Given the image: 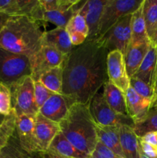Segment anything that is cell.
<instances>
[{
	"label": "cell",
	"instance_id": "obj_23",
	"mask_svg": "<svg viewBox=\"0 0 157 158\" xmlns=\"http://www.w3.org/2000/svg\"><path fill=\"white\" fill-rule=\"evenodd\" d=\"M150 41L146 31V23L143 14V8L132 14L131 18V43L132 45L140 44Z\"/></svg>",
	"mask_w": 157,
	"mask_h": 158
},
{
	"label": "cell",
	"instance_id": "obj_42",
	"mask_svg": "<svg viewBox=\"0 0 157 158\" xmlns=\"http://www.w3.org/2000/svg\"><path fill=\"white\" fill-rule=\"evenodd\" d=\"M38 154V158H68L62 157V156L61 155H58V154L49 151H45V152L39 153V154Z\"/></svg>",
	"mask_w": 157,
	"mask_h": 158
},
{
	"label": "cell",
	"instance_id": "obj_45",
	"mask_svg": "<svg viewBox=\"0 0 157 158\" xmlns=\"http://www.w3.org/2000/svg\"><path fill=\"white\" fill-rule=\"evenodd\" d=\"M6 118V117H5V116H2V115H1V114H0V124H1L2 123L3 121H4L5 120V119Z\"/></svg>",
	"mask_w": 157,
	"mask_h": 158
},
{
	"label": "cell",
	"instance_id": "obj_24",
	"mask_svg": "<svg viewBox=\"0 0 157 158\" xmlns=\"http://www.w3.org/2000/svg\"><path fill=\"white\" fill-rule=\"evenodd\" d=\"M63 69L64 64L52 68L43 73L38 81L54 94H62Z\"/></svg>",
	"mask_w": 157,
	"mask_h": 158
},
{
	"label": "cell",
	"instance_id": "obj_34",
	"mask_svg": "<svg viewBox=\"0 0 157 158\" xmlns=\"http://www.w3.org/2000/svg\"><path fill=\"white\" fill-rule=\"evenodd\" d=\"M54 93L48 89L40 81H34V96L35 105L38 110L42 107L45 102Z\"/></svg>",
	"mask_w": 157,
	"mask_h": 158
},
{
	"label": "cell",
	"instance_id": "obj_44",
	"mask_svg": "<svg viewBox=\"0 0 157 158\" xmlns=\"http://www.w3.org/2000/svg\"><path fill=\"white\" fill-rule=\"evenodd\" d=\"M150 41L152 42V43H154V44H155L157 46V27H156V29H155V32H154L153 35H152V38H151Z\"/></svg>",
	"mask_w": 157,
	"mask_h": 158
},
{
	"label": "cell",
	"instance_id": "obj_4",
	"mask_svg": "<svg viewBox=\"0 0 157 158\" xmlns=\"http://www.w3.org/2000/svg\"><path fill=\"white\" fill-rule=\"evenodd\" d=\"M32 75L30 58L0 48V83L12 86L23 78Z\"/></svg>",
	"mask_w": 157,
	"mask_h": 158
},
{
	"label": "cell",
	"instance_id": "obj_30",
	"mask_svg": "<svg viewBox=\"0 0 157 158\" xmlns=\"http://www.w3.org/2000/svg\"><path fill=\"white\" fill-rule=\"evenodd\" d=\"M29 156L22 149L15 132L6 146L0 151V158H29Z\"/></svg>",
	"mask_w": 157,
	"mask_h": 158
},
{
	"label": "cell",
	"instance_id": "obj_8",
	"mask_svg": "<svg viewBox=\"0 0 157 158\" xmlns=\"http://www.w3.org/2000/svg\"><path fill=\"white\" fill-rule=\"evenodd\" d=\"M131 18L132 15H128L120 19L99 39L109 52L119 50L125 54L131 43Z\"/></svg>",
	"mask_w": 157,
	"mask_h": 158
},
{
	"label": "cell",
	"instance_id": "obj_1",
	"mask_svg": "<svg viewBox=\"0 0 157 158\" xmlns=\"http://www.w3.org/2000/svg\"><path fill=\"white\" fill-rule=\"evenodd\" d=\"M109 52L101 40H86L73 46L66 56L63 69L62 95L70 106H89L94 96L108 81L106 57Z\"/></svg>",
	"mask_w": 157,
	"mask_h": 158
},
{
	"label": "cell",
	"instance_id": "obj_7",
	"mask_svg": "<svg viewBox=\"0 0 157 158\" xmlns=\"http://www.w3.org/2000/svg\"><path fill=\"white\" fill-rule=\"evenodd\" d=\"M12 92V110L15 116L22 114L36 115L38 110L34 96V80L28 76L10 87Z\"/></svg>",
	"mask_w": 157,
	"mask_h": 158
},
{
	"label": "cell",
	"instance_id": "obj_48",
	"mask_svg": "<svg viewBox=\"0 0 157 158\" xmlns=\"http://www.w3.org/2000/svg\"><path fill=\"white\" fill-rule=\"evenodd\" d=\"M157 86V69H156V73H155V88Z\"/></svg>",
	"mask_w": 157,
	"mask_h": 158
},
{
	"label": "cell",
	"instance_id": "obj_26",
	"mask_svg": "<svg viewBox=\"0 0 157 158\" xmlns=\"http://www.w3.org/2000/svg\"><path fill=\"white\" fill-rule=\"evenodd\" d=\"M74 12L72 7L65 9L58 8L52 10H44L43 12L42 22L50 23L55 25L56 27L65 28L73 15Z\"/></svg>",
	"mask_w": 157,
	"mask_h": 158
},
{
	"label": "cell",
	"instance_id": "obj_39",
	"mask_svg": "<svg viewBox=\"0 0 157 158\" xmlns=\"http://www.w3.org/2000/svg\"><path fill=\"white\" fill-rule=\"evenodd\" d=\"M38 3L44 10H52L58 9V0H38Z\"/></svg>",
	"mask_w": 157,
	"mask_h": 158
},
{
	"label": "cell",
	"instance_id": "obj_14",
	"mask_svg": "<svg viewBox=\"0 0 157 158\" xmlns=\"http://www.w3.org/2000/svg\"><path fill=\"white\" fill-rule=\"evenodd\" d=\"M70 106L64 95L53 94L38 110V113L49 120L59 123L68 114Z\"/></svg>",
	"mask_w": 157,
	"mask_h": 158
},
{
	"label": "cell",
	"instance_id": "obj_12",
	"mask_svg": "<svg viewBox=\"0 0 157 158\" xmlns=\"http://www.w3.org/2000/svg\"><path fill=\"white\" fill-rule=\"evenodd\" d=\"M109 0H81L72 7L74 12H79L86 19L89 32L87 40L95 39L102 14Z\"/></svg>",
	"mask_w": 157,
	"mask_h": 158
},
{
	"label": "cell",
	"instance_id": "obj_35",
	"mask_svg": "<svg viewBox=\"0 0 157 158\" xmlns=\"http://www.w3.org/2000/svg\"><path fill=\"white\" fill-rule=\"evenodd\" d=\"M92 156L95 158H122L117 154H114L112 151L108 149L106 147H105L99 141L97 143L95 151H94Z\"/></svg>",
	"mask_w": 157,
	"mask_h": 158
},
{
	"label": "cell",
	"instance_id": "obj_19",
	"mask_svg": "<svg viewBox=\"0 0 157 158\" xmlns=\"http://www.w3.org/2000/svg\"><path fill=\"white\" fill-rule=\"evenodd\" d=\"M151 41L145 42L140 44H129L124 54L126 70L129 77H132L143 62L147 52Z\"/></svg>",
	"mask_w": 157,
	"mask_h": 158
},
{
	"label": "cell",
	"instance_id": "obj_51",
	"mask_svg": "<svg viewBox=\"0 0 157 158\" xmlns=\"http://www.w3.org/2000/svg\"><path fill=\"white\" fill-rule=\"evenodd\" d=\"M89 158H95V157H92V156H90V157H89Z\"/></svg>",
	"mask_w": 157,
	"mask_h": 158
},
{
	"label": "cell",
	"instance_id": "obj_46",
	"mask_svg": "<svg viewBox=\"0 0 157 158\" xmlns=\"http://www.w3.org/2000/svg\"><path fill=\"white\" fill-rule=\"evenodd\" d=\"M156 99H157V86H155V98H154V101H155ZM154 101H153V103H154ZM152 104H153V103H152Z\"/></svg>",
	"mask_w": 157,
	"mask_h": 158
},
{
	"label": "cell",
	"instance_id": "obj_9",
	"mask_svg": "<svg viewBox=\"0 0 157 158\" xmlns=\"http://www.w3.org/2000/svg\"><path fill=\"white\" fill-rule=\"evenodd\" d=\"M66 56L55 48L42 45L30 58L32 77L34 81H38L46 71L64 64Z\"/></svg>",
	"mask_w": 157,
	"mask_h": 158
},
{
	"label": "cell",
	"instance_id": "obj_36",
	"mask_svg": "<svg viewBox=\"0 0 157 158\" xmlns=\"http://www.w3.org/2000/svg\"><path fill=\"white\" fill-rule=\"evenodd\" d=\"M16 0H0V12L8 15H16Z\"/></svg>",
	"mask_w": 157,
	"mask_h": 158
},
{
	"label": "cell",
	"instance_id": "obj_32",
	"mask_svg": "<svg viewBox=\"0 0 157 158\" xmlns=\"http://www.w3.org/2000/svg\"><path fill=\"white\" fill-rule=\"evenodd\" d=\"M12 92L9 86L0 83V114L5 117L12 112Z\"/></svg>",
	"mask_w": 157,
	"mask_h": 158
},
{
	"label": "cell",
	"instance_id": "obj_17",
	"mask_svg": "<svg viewBox=\"0 0 157 158\" xmlns=\"http://www.w3.org/2000/svg\"><path fill=\"white\" fill-rule=\"evenodd\" d=\"M42 45L52 46L66 56H67L73 48L66 29L60 27L43 32Z\"/></svg>",
	"mask_w": 157,
	"mask_h": 158
},
{
	"label": "cell",
	"instance_id": "obj_27",
	"mask_svg": "<svg viewBox=\"0 0 157 158\" xmlns=\"http://www.w3.org/2000/svg\"><path fill=\"white\" fill-rule=\"evenodd\" d=\"M132 129L138 138L149 132L157 131V110L151 108L143 118L134 122Z\"/></svg>",
	"mask_w": 157,
	"mask_h": 158
},
{
	"label": "cell",
	"instance_id": "obj_16",
	"mask_svg": "<svg viewBox=\"0 0 157 158\" xmlns=\"http://www.w3.org/2000/svg\"><path fill=\"white\" fill-rule=\"evenodd\" d=\"M128 115L137 121L143 118L152 106V100L139 95L131 86L125 93Z\"/></svg>",
	"mask_w": 157,
	"mask_h": 158
},
{
	"label": "cell",
	"instance_id": "obj_18",
	"mask_svg": "<svg viewBox=\"0 0 157 158\" xmlns=\"http://www.w3.org/2000/svg\"><path fill=\"white\" fill-rule=\"evenodd\" d=\"M120 145L124 158H141L139 140L132 127H119Z\"/></svg>",
	"mask_w": 157,
	"mask_h": 158
},
{
	"label": "cell",
	"instance_id": "obj_10",
	"mask_svg": "<svg viewBox=\"0 0 157 158\" xmlns=\"http://www.w3.org/2000/svg\"><path fill=\"white\" fill-rule=\"evenodd\" d=\"M106 71L108 80L126 93L130 86V77L128 75L124 55L121 51L112 50L108 52Z\"/></svg>",
	"mask_w": 157,
	"mask_h": 158
},
{
	"label": "cell",
	"instance_id": "obj_37",
	"mask_svg": "<svg viewBox=\"0 0 157 158\" xmlns=\"http://www.w3.org/2000/svg\"><path fill=\"white\" fill-rule=\"evenodd\" d=\"M141 152L149 158H157V147L139 140Z\"/></svg>",
	"mask_w": 157,
	"mask_h": 158
},
{
	"label": "cell",
	"instance_id": "obj_3",
	"mask_svg": "<svg viewBox=\"0 0 157 158\" xmlns=\"http://www.w3.org/2000/svg\"><path fill=\"white\" fill-rule=\"evenodd\" d=\"M60 132L81 152L92 156L98 143L97 127L89 106L75 103L59 123Z\"/></svg>",
	"mask_w": 157,
	"mask_h": 158
},
{
	"label": "cell",
	"instance_id": "obj_33",
	"mask_svg": "<svg viewBox=\"0 0 157 158\" xmlns=\"http://www.w3.org/2000/svg\"><path fill=\"white\" fill-rule=\"evenodd\" d=\"M130 86L139 95L144 98L152 100V103H153L154 98H155V92H154V89L147 83L142 81L141 80L132 77H130Z\"/></svg>",
	"mask_w": 157,
	"mask_h": 158
},
{
	"label": "cell",
	"instance_id": "obj_25",
	"mask_svg": "<svg viewBox=\"0 0 157 158\" xmlns=\"http://www.w3.org/2000/svg\"><path fill=\"white\" fill-rule=\"evenodd\" d=\"M16 15H25L31 17L37 22H42L44 9L38 0H16Z\"/></svg>",
	"mask_w": 157,
	"mask_h": 158
},
{
	"label": "cell",
	"instance_id": "obj_29",
	"mask_svg": "<svg viewBox=\"0 0 157 158\" xmlns=\"http://www.w3.org/2000/svg\"><path fill=\"white\" fill-rule=\"evenodd\" d=\"M16 116L12 110L10 115L7 116L0 124V151L6 146L9 140L15 132Z\"/></svg>",
	"mask_w": 157,
	"mask_h": 158
},
{
	"label": "cell",
	"instance_id": "obj_13",
	"mask_svg": "<svg viewBox=\"0 0 157 158\" xmlns=\"http://www.w3.org/2000/svg\"><path fill=\"white\" fill-rule=\"evenodd\" d=\"M35 132L39 153L45 152L49 149L55 136L60 132L59 124L38 112L35 117Z\"/></svg>",
	"mask_w": 157,
	"mask_h": 158
},
{
	"label": "cell",
	"instance_id": "obj_5",
	"mask_svg": "<svg viewBox=\"0 0 157 158\" xmlns=\"http://www.w3.org/2000/svg\"><path fill=\"white\" fill-rule=\"evenodd\" d=\"M143 2L144 0H109L102 14L95 39L102 38L120 19L136 12L142 7Z\"/></svg>",
	"mask_w": 157,
	"mask_h": 158
},
{
	"label": "cell",
	"instance_id": "obj_41",
	"mask_svg": "<svg viewBox=\"0 0 157 158\" xmlns=\"http://www.w3.org/2000/svg\"><path fill=\"white\" fill-rule=\"evenodd\" d=\"M81 0H58V8L68 9L73 7L74 6L78 3Z\"/></svg>",
	"mask_w": 157,
	"mask_h": 158
},
{
	"label": "cell",
	"instance_id": "obj_49",
	"mask_svg": "<svg viewBox=\"0 0 157 158\" xmlns=\"http://www.w3.org/2000/svg\"><path fill=\"white\" fill-rule=\"evenodd\" d=\"M141 158H149V157H147L146 156H145L143 153H141Z\"/></svg>",
	"mask_w": 157,
	"mask_h": 158
},
{
	"label": "cell",
	"instance_id": "obj_2",
	"mask_svg": "<svg viewBox=\"0 0 157 158\" xmlns=\"http://www.w3.org/2000/svg\"><path fill=\"white\" fill-rule=\"evenodd\" d=\"M42 35L38 22L31 17L9 15L0 31V48L31 58L42 46Z\"/></svg>",
	"mask_w": 157,
	"mask_h": 158
},
{
	"label": "cell",
	"instance_id": "obj_6",
	"mask_svg": "<svg viewBox=\"0 0 157 158\" xmlns=\"http://www.w3.org/2000/svg\"><path fill=\"white\" fill-rule=\"evenodd\" d=\"M89 111L97 126H129L133 127V120L129 115L115 112L106 101L103 94L98 93L94 96L89 103Z\"/></svg>",
	"mask_w": 157,
	"mask_h": 158
},
{
	"label": "cell",
	"instance_id": "obj_20",
	"mask_svg": "<svg viewBox=\"0 0 157 158\" xmlns=\"http://www.w3.org/2000/svg\"><path fill=\"white\" fill-rule=\"evenodd\" d=\"M103 94L106 101L115 112L128 115L126 95L123 91L108 80L103 86Z\"/></svg>",
	"mask_w": 157,
	"mask_h": 158
},
{
	"label": "cell",
	"instance_id": "obj_43",
	"mask_svg": "<svg viewBox=\"0 0 157 158\" xmlns=\"http://www.w3.org/2000/svg\"><path fill=\"white\" fill-rule=\"evenodd\" d=\"M9 16V15H6V14L1 13V12H0V31H1L2 28L3 26H4L5 23H6V21L7 20L8 17Z\"/></svg>",
	"mask_w": 157,
	"mask_h": 158
},
{
	"label": "cell",
	"instance_id": "obj_28",
	"mask_svg": "<svg viewBox=\"0 0 157 158\" xmlns=\"http://www.w3.org/2000/svg\"><path fill=\"white\" fill-rule=\"evenodd\" d=\"M142 8L146 31L151 40L157 27V0H144Z\"/></svg>",
	"mask_w": 157,
	"mask_h": 158
},
{
	"label": "cell",
	"instance_id": "obj_11",
	"mask_svg": "<svg viewBox=\"0 0 157 158\" xmlns=\"http://www.w3.org/2000/svg\"><path fill=\"white\" fill-rule=\"evenodd\" d=\"M35 115L22 114L16 117L15 133L22 149L29 155L39 153L35 132Z\"/></svg>",
	"mask_w": 157,
	"mask_h": 158
},
{
	"label": "cell",
	"instance_id": "obj_21",
	"mask_svg": "<svg viewBox=\"0 0 157 158\" xmlns=\"http://www.w3.org/2000/svg\"><path fill=\"white\" fill-rule=\"evenodd\" d=\"M98 140L105 147L120 157H123L120 145L119 127H99L97 126Z\"/></svg>",
	"mask_w": 157,
	"mask_h": 158
},
{
	"label": "cell",
	"instance_id": "obj_38",
	"mask_svg": "<svg viewBox=\"0 0 157 158\" xmlns=\"http://www.w3.org/2000/svg\"><path fill=\"white\" fill-rule=\"evenodd\" d=\"M68 34H69L71 43H72L73 46H79V45H82L83 43H85V41L88 38L87 35L78 32H72Z\"/></svg>",
	"mask_w": 157,
	"mask_h": 158
},
{
	"label": "cell",
	"instance_id": "obj_22",
	"mask_svg": "<svg viewBox=\"0 0 157 158\" xmlns=\"http://www.w3.org/2000/svg\"><path fill=\"white\" fill-rule=\"evenodd\" d=\"M47 151L68 158H89L90 157L75 148L61 132L55 136Z\"/></svg>",
	"mask_w": 157,
	"mask_h": 158
},
{
	"label": "cell",
	"instance_id": "obj_40",
	"mask_svg": "<svg viewBox=\"0 0 157 158\" xmlns=\"http://www.w3.org/2000/svg\"><path fill=\"white\" fill-rule=\"evenodd\" d=\"M139 139L142 141H144L146 143H149V144L157 147V131H152V132L147 133Z\"/></svg>",
	"mask_w": 157,
	"mask_h": 158
},
{
	"label": "cell",
	"instance_id": "obj_15",
	"mask_svg": "<svg viewBox=\"0 0 157 158\" xmlns=\"http://www.w3.org/2000/svg\"><path fill=\"white\" fill-rule=\"evenodd\" d=\"M157 69V46L152 42L149 46L147 52L132 77L141 80L142 81L150 86L155 92V73Z\"/></svg>",
	"mask_w": 157,
	"mask_h": 158
},
{
	"label": "cell",
	"instance_id": "obj_47",
	"mask_svg": "<svg viewBox=\"0 0 157 158\" xmlns=\"http://www.w3.org/2000/svg\"><path fill=\"white\" fill-rule=\"evenodd\" d=\"M152 107H154L155 109L157 110V99L155 100V101H154L153 104H152Z\"/></svg>",
	"mask_w": 157,
	"mask_h": 158
},
{
	"label": "cell",
	"instance_id": "obj_31",
	"mask_svg": "<svg viewBox=\"0 0 157 158\" xmlns=\"http://www.w3.org/2000/svg\"><path fill=\"white\" fill-rule=\"evenodd\" d=\"M68 33L72 32H78L86 35H89V29L85 17L79 12H74L73 15L66 26Z\"/></svg>",
	"mask_w": 157,
	"mask_h": 158
},
{
	"label": "cell",
	"instance_id": "obj_50",
	"mask_svg": "<svg viewBox=\"0 0 157 158\" xmlns=\"http://www.w3.org/2000/svg\"><path fill=\"white\" fill-rule=\"evenodd\" d=\"M29 158H38V157H32V155H30Z\"/></svg>",
	"mask_w": 157,
	"mask_h": 158
}]
</instances>
